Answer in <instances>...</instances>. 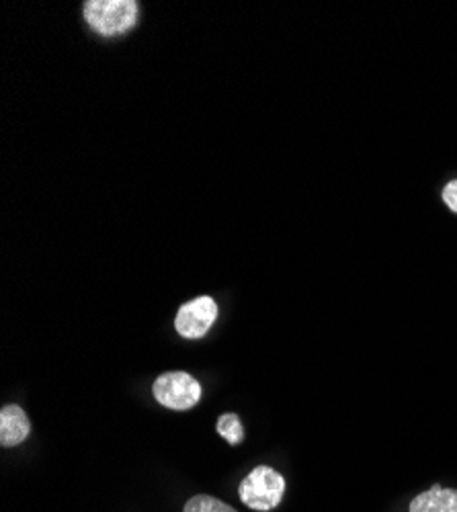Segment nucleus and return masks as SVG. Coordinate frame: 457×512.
<instances>
[{
	"instance_id": "obj_7",
	"label": "nucleus",
	"mask_w": 457,
	"mask_h": 512,
	"mask_svg": "<svg viewBox=\"0 0 457 512\" xmlns=\"http://www.w3.org/2000/svg\"><path fill=\"white\" fill-rule=\"evenodd\" d=\"M218 433L224 437L230 445H238L244 441V429L242 422L236 414H222L218 420Z\"/></svg>"
},
{
	"instance_id": "obj_1",
	"label": "nucleus",
	"mask_w": 457,
	"mask_h": 512,
	"mask_svg": "<svg viewBox=\"0 0 457 512\" xmlns=\"http://www.w3.org/2000/svg\"><path fill=\"white\" fill-rule=\"evenodd\" d=\"M85 19L103 37L123 35L136 27L140 5L136 0H89L85 3Z\"/></svg>"
},
{
	"instance_id": "obj_2",
	"label": "nucleus",
	"mask_w": 457,
	"mask_h": 512,
	"mask_svg": "<svg viewBox=\"0 0 457 512\" xmlns=\"http://www.w3.org/2000/svg\"><path fill=\"white\" fill-rule=\"evenodd\" d=\"M238 492L248 508L267 512L279 506L285 492V480L273 467L259 465L242 480Z\"/></svg>"
},
{
	"instance_id": "obj_4",
	"label": "nucleus",
	"mask_w": 457,
	"mask_h": 512,
	"mask_svg": "<svg viewBox=\"0 0 457 512\" xmlns=\"http://www.w3.org/2000/svg\"><path fill=\"white\" fill-rule=\"evenodd\" d=\"M218 318V306L212 297H197L181 306L175 318V328L183 338H201L214 326Z\"/></svg>"
},
{
	"instance_id": "obj_8",
	"label": "nucleus",
	"mask_w": 457,
	"mask_h": 512,
	"mask_svg": "<svg viewBox=\"0 0 457 512\" xmlns=\"http://www.w3.org/2000/svg\"><path fill=\"white\" fill-rule=\"evenodd\" d=\"M183 512H236V510L214 496H193L185 504Z\"/></svg>"
},
{
	"instance_id": "obj_3",
	"label": "nucleus",
	"mask_w": 457,
	"mask_h": 512,
	"mask_svg": "<svg viewBox=\"0 0 457 512\" xmlns=\"http://www.w3.org/2000/svg\"><path fill=\"white\" fill-rule=\"evenodd\" d=\"M154 398L171 410H189L201 398V386L185 371L164 373L154 381Z\"/></svg>"
},
{
	"instance_id": "obj_9",
	"label": "nucleus",
	"mask_w": 457,
	"mask_h": 512,
	"mask_svg": "<svg viewBox=\"0 0 457 512\" xmlns=\"http://www.w3.org/2000/svg\"><path fill=\"white\" fill-rule=\"evenodd\" d=\"M443 201L445 205L457 213V181H451L445 185L443 189Z\"/></svg>"
},
{
	"instance_id": "obj_6",
	"label": "nucleus",
	"mask_w": 457,
	"mask_h": 512,
	"mask_svg": "<svg viewBox=\"0 0 457 512\" xmlns=\"http://www.w3.org/2000/svg\"><path fill=\"white\" fill-rule=\"evenodd\" d=\"M410 512H457V490L435 484L429 492L419 494L410 502Z\"/></svg>"
},
{
	"instance_id": "obj_5",
	"label": "nucleus",
	"mask_w": 457,
	"mask_h": 512,
	"mask_svg": "<svg viewBox=\"0 0 457 512\" xmlns=\"http://www.w3.org/2000/svg\"><path fill=\"white\" fill-rule=\"evenodd\" d=\"M31 431V424L23 408L17 404H9L0 410V445L15 447L21 445Z\"/></svg>"
}]
</instances>
